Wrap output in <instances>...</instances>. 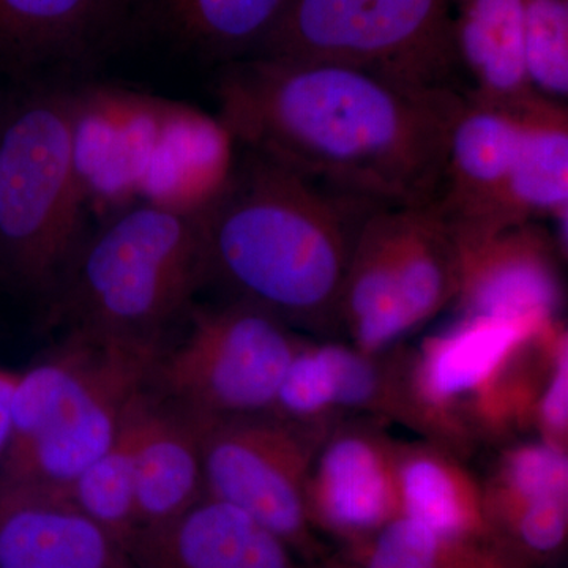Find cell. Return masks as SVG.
<instances>
[{
    "label": "cell",
    "instance_id": "6da1fadb",
    "mask_svg": "<svg viewBox=\"0 0 568 568\" xmlns=\"http://www.w3.org/2000/svg\"><path fill=\"white\" fill-rule=\"evenodd\" d=\"M233 144L381 207L433 203L465 93L357 67L248 55L215 85Z\"/></svg>",
    "mask_w": 568,
    "mask_h": 568
},
{
    "label": "cell",
    "instance_id": "7a4b0ae2",
    "mask_svg": "<svg viewBox=\"0 0 568 568\" xmlns=\"http://www.w3.org/2000/svg\"><path fill=\"white\" fill-rule=\"evenodd\" d=\"M241 151L223 181L196 204L207 284L294 331L335 335L355 239L365 216L381 205Z\"/></svg>",
    "mask_w": 568,
    "mask_h": 568
},
{
    "label": "cell",
    "instance_id": "3957f363",
    "mask_svg": "<svg viewBox=\"0 0 568 568\" xmlns=\"http://www.w3.org/2000/svg\"><path fill=\"white\" fill-rule=\"evenodd\" d=\"M207 284L196 204L142 201L123 205L95 227L47 305L67 332L164 343Z\"/></svg>",
    "mask_w": 568,
    "mask_h": 568
},
{
    "label": "cell",
    "instance_id": "277c9868",
    "mask_svg": "<svg viewBox=\"0 0 568 568\" xmlns=\"http://www.w3.org/2000/svg\"><path fill=\"white\" fill-rule=\"evenodd\" d=\"M69 81L7 92L0 114V280L44 305L84 241L81 122Z\"/></svg>",
    "mask_w": 568,
    "mask_h": 568
},
{
    "label": "cell",
    "instance_id": "5b68a950",
    "mask_svg": "<svg viewBox=\"0 0 568 568\" xmlns=\"http://www.w3.org/2000/svg\"><path fill=\"white\" fill-rule=\"evenodd\" d=\"M250 55L343 63L418 88L465 93L450 0H287Z\"/></svg>",
    "mask_w": 568,
    "mask_h": 568
},
{
    "label": "cell",
    "instance_id": "8992f818",
    "mask_svg": "<svg viewBox=\"0 0 568 568\" xmlns=\"http://www.w3.org/2000/svg\"><path fill=\"white\" fill-rule=\"evenodd\" d=\"M305 339L245 302L193 305L181 342L163 343L156 355L149 388L194 417L271 414L284 373Z\"/></svg>",
    "mask_w": 568,
    "mask_h": 568
},
{
    "label": "cell",
    "instance_id": "52a82bcc",
    "mask_svg": "<svg viewBox=\"0 0 568 568\" xmlns=\"http://www.w3.org/2000/svg\"><path fill=\"white\" fill-rule=\"evenodd\" d=\"M197 420L205 496L244 511L291 548H308L306 478L327 429L274 414Z\"/></svg>",
    "mask_w": 568,
    "mask_h": 568
},
{
    "label": "cell",
    "instance_id": "ba28073f",
    "mask_svg": "<svg viewBox=\"0 0 568 568\" xmlns=\"http://www.w3.org/2000/svg\"><path fill=\"white\" fill-rule=\"evenodd\" d=\"M163 343L99 335L91 365L48 425L0 462V476L69 487L110 448L138 395L149 387Z\"/></svg>",
    "mask_w": 568,
    "mask_h": 568
},
{
    "label": "cell",
    "instance_id": "9c48e42d",
    "mask_svg": "<svg viewBox=\"0 0 568 568\" xmlns=\"http://www.w3.org/2000/svg\"><path fill=\"white\" fill-rule=\"evenodd\" d=\"M407 357L402 345L369 354L351 343L305 339L284 373L271 414L317 432L362 417L420 433Z\"/></svg>",
    "mask_w": 568,
    "mask_h": 568
},
{
    "label": "cell",
    "instance_id": "30bf717a",
    "mask_svg": "<svg viewBox=\"0 0 568 568\" xmlns=\"http://www.w3.org/2000/svg\"><path fill=\"white\" fill-rule=\"evenodd\" d=\"M559 320L459 316L409 351L407 373L422 436L459 457L473 450L463 425L466 407L515 351Z\"/></svg>",
    "mask_w": 568,
    "mask_h": 568
},
{
    "label": "cell",
    "instance_id": "8fae6325",
    "mask_svg": "<svg viewBox=\"0 0 568 568\" xmlns=\"http://www.w3.org/2000/svg\"><path fill=\"white\" fill-rule=\"evenodd\" d=\"M138 31V0H0V77L69 81Z\"/></svg>",
    "mask_w": 568,
    "mask_h": 568
},
{
    "label": "cell",
    "instance_id": "7c38bea8",
    "mask_svg": "<svg viewBox=\"0 0 568 568\" xmlns=\"http://www.w3.org/2000/svg\"><path fill=\"white\" fill-rule=\"evenodd\" d=\"M384 426L355 417L324 433L306 478L310 523L364 541L399 517L398 443Z\"/></svg>",
    "mask_w": 568,
    "mask_h": 568
},
{
    "label": "cell",
    "instance_id": "4fadbf2b",
    "mask_svg": "<svg viewBox=\"0 0 568 568\" xmlns=\"http://www.w3.org/2000/svg\"><path fill=\"white\" fill-rule=\"evenodd\" d=\"M457 242L459 316L560 317L564 254L547 227L511 224Z\"/></svg>",
    "mask_w": 568,
    "mask_h": 568
},
{
    "label": "cell",
    "instance_id": "5bb4252c",
    "mask_svg": "<svg viewBox=\"0 0 568 568\" xmlns=\"http://www.w3.org/2000/svg\"><path fill=\"white\" fill-rule=\"evenodd\" d=\"M517 144V108L466 97L448 136L433 201L458 241L511 226L508 194Z\"/></svg>",
    "mask_w": 568,
    "mask_h": 568
},
{
    "label": "cell",
    "instance_id": "9a60e30c",
    "mask_svg": "<svg viewBox=\"0 0 568 568\" xmlns=\"http://www.w3.org/2000/svg\"><path fill=\"white\" fill-rule=\"evenodd\" d=\"M0 568H134L59 488L0 476Z\"/></svg>",
    "mask_w": 568,
    "mask_h": 568
},
{
    "label": "cell",
    "instance_id": "2e32d148",
    "mask_svg": "<svg viewBox=\"0 0 568 568\" xmlns=\"http://www.w3.org/2000/svg\"><path fill=\"white\" fill-rule=\"evenodd\" d=\"M134 568H297L294 549L244 511L204 496L126 545Z\"/></svg>",
    "mask_w": 568,
    "mask_h": 568
},
{
    "label": "cell",
    "instance_id": "e0dca14e",
    "mask_svg": "<svg viewBox=\"0 0 568 568\" xmlns=\"http://www.w3.org/2000/svg\"><path fill=\"white\" fill-rule=\"evenodd\" d=\"M204 496L200 420L145 388L138 407V529L171 521Z\"/></svg>",
    "mask_w": 568,
    "mask_h": 568
},
{
    "label": "cell",
    "instance_id": "ac0fdd59",
    "mask_svg": "<svg viewBox=\"0 0 568 568\" xmlns=\"http://www.w3.org/2000/svg\"><path fill=\"white\" fill-rule=\"evenodd\" d=\"M528 0H450L452 41L467 99L517 108L534 93L525 65Z\"/></svg>",
    "mask_w": 568,
    "mask_h": 568
},
{
    "label": "cell",
    "instance_id": "d6986e66",
    "mask_svg": "<svg viewBox=\"0 0 568 568\" xmlns=\"http://www.w3.org/2000/svg\"><path fill=\"white\" fill-rule=\"evenodd\" d=\"M398 211L375 207L365 216L343 283L339 332L364 353H386L409 335L395 278Z\"/></svg>",
    "mask_w": 568,
    "mask_h": 568
},
{
    "label": "cell",
    "instance_id": "ffe728a7",
    "mask_svg": "<svg viewBox=\"0 0 568 568\" xmlns=\"http://www.w3.org/2000/svg\"><path fill=\"white\" fill-rule=\"evenodd\" d=\"M399 515L437 536L474 540L488 532L480 480L450 448L432 443L396 444Z\"/></svg>",
    "mask_w": 568,
    "mask_h": 568
},
{
    "label": "cell",
    "instance_id": "44dd1931",
    "mask_svg": "<svg viewBox=\"0 0 568 568\" xmlns=\"http://www.w3.org/2000/svg\"><path fill=\"white\" fill-rule=\"evenodd\" d=\"M287 0H138V31L148 29L205 61L253 54Z\"/></svg>",
    "mask_w": 568,
    "mask_h": 568
},
{
    "label": "cell",
    "instance_id": "7402d4cb",
    "mask_svg": "<svg viewBox=\"0 0 568 568\" xmlns=\"http://www.w3.org/2000/svg\"><path fill=\"white\" fill-rule=\"evenodd\" d=\"M518 144L508 194L511 224L568 211V114L564 103L530 93L517 106Z\"/></svg>",
    "mask_w": 568,
    "mask_h": 568
},
{
    "label": "cell",
    "instance_id": "603a6c76",
    "mask_svg": "<svg viewBox=\"0 0 568 568\" xmlns=\"http://www.w3.org/2000/svg\"><path fill=\"white\" fill-rule=\"evenodd\" d=\"M459 267L457 237L435 203L399 207L395 278L409 334L454 304Z\"/></svg>",
    "mask_w": 568,
    "mask_h": 568
},
{
    "label": "cell",
    "instance_id": "cb8c5ba5",
    "mask_svg": "<svg viewBox=\"0 0 568 568\" xmlns=\"http://www.w3.org/2000/svg\"><path fill=\"white\" fill-rule=\"evenodd\" d=\"M142 392L130 406L121 432L110 448L62 489L74 506L125 548L140 528L136 514V437Z\"/></svg>",
    "mask_w": 568,
    "mask_h": 568
},
{
    "label": "cell",
    "instance_id": "d4e9b609",
    "mask_svg": "<svg viewBox=\"0 0 568 568\" xmlns=\"http://www.w3.org/2000/svg\"><path fill=\"white\" fill-rule=\"evenodd\" d=\"M480 484L489 525L493 518L534 500L568 496V452L538 437L515 440L500 448Z\"/></svg>",
    "mask_w": 568,
    "mask_h": 568
},
{
    "label": "cell",
    "instance_id": "484cf974",
    "mask_svg": "<svg viewBox=\"0 0 568 568\" xmlns=\"http://www.w3.org/2000/svg\"><path fill=\"white\" fill-rule=\"evenodd\" d=\"M525 65L530 91L566 103L568 95V0H528Z\"/></svg>",
    "mask_w": 568,
    "mask_h": 568
},
{
    "label": "cell",
    "instance_id": "4316f807",
    "mask_svg": "<svg viewBox=\"0 0 568 568\" xmlns=\"http://www.w3.org/2000/svg\"><path fill=\"white\" fill-rule=\"evenodd\" d=\"M506 526L518 544L534 555H551L566 541L568 529V496H551L534 500L500 515L489 523Z\"/></svg>",
    "mask_w": 568,
    "mask_h": 568
},
{
    "label": "cell",
    "instance_id": "83f0119b",
    "mask_svg": "<svg viewBox=\"0 0 568 568\" xmlns=\"http://www.w3.org/2000/svg\"><path fill=\"white\" fill-rule=\"evenodd\" d=\"M538 439L567 452L568 447V342L559 347L538 399L536 414Z\"/></svg>",
    "mask_w": 568,
    "mask_h": 568
},
{
    "label": "cell",
    "instance_id": "f1b7e54d",
    "mask_svg": "<svg viewBox=\"0 0 568 568\" xmlns=\"http://www.w3.org/2000/svg\"><path fill=\"white\" fill-rule=\"evenodd\" d=\"M17 379V369L0 365V462L6 457L11 443V402Z\"/></svg>",
    "mask_w": 568,
    "mask_h": 568
},
{
    "label": "cell",
    "instance_id": "f546056e",
    "mask_svg": "<svg viewBox=\"0 0 568 568\" xmlns=\"http://www.w3.org/2000/svg\"><path fill=\"white\" fill-rule=\"evenodd\" d=\"M7 93H0V114H2L3 102H6Z\"/></svg>",
    "mask_w": 568,
    "mask_h": 568
}]
</instances>
